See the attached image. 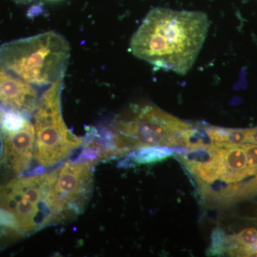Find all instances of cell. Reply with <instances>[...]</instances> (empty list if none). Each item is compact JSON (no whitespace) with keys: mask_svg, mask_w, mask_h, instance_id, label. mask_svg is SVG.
I'll use <instances>...</instances> for the list:
<instances>
[{"mask_svg":"<svg viewBox=\"0 0 257 257\" xmlns=\"http://www.w3.org/2000/svg\"><path fill=\"white\" fill-rule=\"evenodd\" d=\"M209 28L202 12L156 8L134 34L130 50L156 69L185 75L192 69Z\"/></svg>","mask_w":257,"mask_h":257,"instance_id":"1","label":"cell"},{"mask_svg":"<svg viewBox=\"0 0 257 257\" xmlns=\"http://www.w3.org/2000/svg\"><path fill=\"white\" fill-rule=\"evenodd\" d=\"M69 56L68 42L54 31L0 46V64L32 85H48L64 76Z\"/></svg>","mask_w":257,"mask_h":257,"instance_id":"2","label":"cell"},{"mask_svg":"<svg viewBox=\"0 0 257 257\" xmlns=\"http://www.w3.org/2000/svg\"><path fill=\"white\" fill-rule=\"evenodd\" d=\"M193 126L151 104L134 106L111 126L118 156L146 147H185Z\"/></svg>","mask_w":257,"mask_h":257,"instance_id":"3","label":"cell"},{"mask_svg":"<svg viewBox=\"0 0 257 257\" xmlns=\"http://www.w3.org/2000/svg\"><path fill=\"white\" fill-rule=\"evenodd\" d=\"M57 170L44 175L37 172L28 177L19 176L0 184V209L14 216L22 236L53 223L49 197Z\"/></svg>","mask_w":257,"mask_h":257,"instance_id":"4","label":"cell"},{"mask_svg":"<svg viewBox=\"0 0 257 257\" xmlns=\"http://www.w3.org/2000/svg\"><path fill=\"white\" fill-rule=\"evenodd\" d=\"M63 77L52 83L42 94L35 114V157L42 167H53L67 158L84 143L66 126L61 96Z\"/></svg>","mask_w":257,"mask_h":257,"instance_id":"5","label":"cell"},{"mask_svg":"<svg viewBox=\"0 0 257 257\" xmlns=\"http://www.w3.org/2000/svg\"><path fill=\"white\" fill-rule=\"evenodd\" d=\"M96 162L80 155L57 170L49 197L53 223L70 220L84 210L92 192Z\"/></svg>","mask_w":257,"mask_h":257,"instance_id":"6","label":"cell"},{"mask_svg":"<svg viewBox=\"0 0 257 257\" xmlns=\"http://www.w3.org/2000/svg\"><path fill=\"white\" fill-rule=\"evenodd\" d=\"M0 184L25 173L35 156V130L31 121L15 131L0 132Z\"/></svg>","mask_w":257,"mask_h":257,"instance_id":"7","label":"cell"},{"mask_svg":"<svg viewBox=\"0 0 257 257\" xmlns=\"http://www.w3.org/2000/svg\"><path fill=\"white\" fill-rule=\"evenodd\" d=\"M39 101L33 85L0 64V104L30 115L36 111Z\"/></svg>","mask_w":257,"mask_h":257,"instance_id":"8","label":"cell"},{"mask_svg":"<svg viewBox=\"0 0 257 257\" xmlns=\"http://www.w3.org/2000/svg\"><path fill=\"white\" fill-rule=\"evenodd\" d=\"M222 147L208 146L191 150L180 158L200 183L211 184L219 179Z\"/></svg>","mask_w":257,"mask_h":257,"instance_id":"9","label":"cell"},{"mask_svg":"<svg viewBox=\"0 0 257 257\" xmlns=\"http://www.w3.org/2000/svg\"><path fill=\"white\" fill-rule=\"evenodd\" d=\"M252 176L246 153L241 145L222 147L221 167L219 179L226 183H236Z\"/></svg>","mask_w":257,"mask_h":257,"instance_id":"10","label":"cell"},{"mask_svg":"<svg viewBox=\"0 0 257 257\" xmlns=\"http://www.w3.org/2000/svg\"><path fill=\"white\" fill-rule=\"evenodd\" d=\"M227 250L231 256H257V230L246 228L228 236Z\"/></svg>","mask_w":257,"mask_h":257,"instance_id":"11","label":"cell"},{"mask_svg":"<svg viewBox=\"0 0 257 257\" xmlns=\"http://www.w3.org/2000/svg\"><path fill=\"white\" fill-rule=\"evenodd\" d=\"M212 146L226 147L247 143L246 128H229L206 126Z\"/></svg>","mask_w":257,"mask_h":257,"instance_id":"12","label":"cell"},{"mask_svg":"<svg viewBox=\"0 0 257 257\" xmlns=\"http://www.w3.org/2000/svg\"><path fill=\"white\" fill-rule=\"evenodd\" d=\"M172 154V150L166 147H146L140 149L130 157L135 164H146L157 162L170 157Z\"/></svg>","mask_w":257,"mask_h":257,"instance_id":"13","label":"cell"},{"mask_svg":"<svg viewBox=\"0 0 257 257\" xmlns=\"http://www.w3.org/2000/svg\"><path fill=\"white\" fill-rule=\"evenodd\" d=\"M245 153L249 170L252 175H257V145L252 143H244L241 145Z\"/></svg>","mask_w":257,"mask_h":257,"instance_id":"14","label":"cell"},{"mask_svg":"<svg viewBox=\"0 0 257 257\" xmlns=\"http://www.w3.org/2000/svg\"><path fill=\"white\" fill-rule=\"evenodd\" d=\"M247 143L257 145V127L246 128Z\"/></svg>","mask_w":257,"mask_h":257,"instance_id":"15","label":"cell"},{"mask_svg":"<svg viewBox=\"0 0 257 257\" xmlns=\"http://www.w3.org/2000/svg\"><path fill=\"white\" fill-rule=\"evenodd\" d=\"M18 3H21V4H26V3H30V0H13Z\"/></svg>","mask_w":257,"mask_h":257,"instance_id":"16","label":"cell"}]
</instances>
